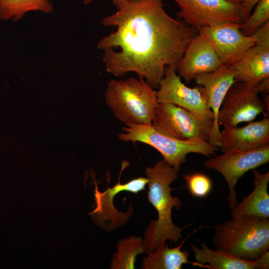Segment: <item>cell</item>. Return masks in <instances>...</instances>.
<instances>
[{
    "instance_id": "obj_1",
    "label": "cell",
    "mask_w": 269,
    "mask_h": 269,
    "mask_svg": "<svg viewBox=\"0 0 269 269\" xmlns=\"http://www.w3.org/2000/svg\"><path fill=\"white\" fill-rule=\"evenodd\" d=\"M163 0H128L103 18L101 23L115 30L101 39L106 71L116 77L134 72L158 89L165 68L177 70L191 39L198 30L170 16Z\"/></svg>"
},
{
    "instance_id": "obj_2",
    "label": "cell",
    "mask_w": 269,
    "mask_h": 269,
    "mask_svg": "<svg viewBox=\"0 0 269 269\" xmlns=\"http://www.w3.org/2000/svg\"><path fill=\"white\" fill-rule=\"evenodd\" d=\"M179 171L163 159L145 169V174L148 179V200L158 213L157 219L149 224L144 233L146 253L154 251L167 240L171 243L178 242L183 237L182 231L192 224L179 227L172 220V208L179 209L182 206V202L177 197L172 196L171 192L176 189L170 186L177 179Z\"/></svg>"
},
{
    "instance_id": "obj_3",
    "label": "cell",
    "mask_w": 269,
    "mask_h": 269,
    "mask_svg": "<svg viewBox=\"0 0 269 269\" xmlns=\"http://www.w3.org/2000/svg\"><path fill=\"white\" fill-rule=\"evenodd\" d=\"M215 250L250 260L269 250V219L253 216L232 217L214 227Z\"/></svg>"
},
{
    "instance_id": "obj_4",
    "label": "cell",
    "mask_w": 269,
    "mask_h": 269,
    "mask_svg": "<svg viewBox=\"0 0 269 269\" xmlns=\"http://www.w3.org/2000/svg\"><path fill=\"white\" fill-rule=\"evenodd\" d=\"M106 105L125 125L151 124L158 106L157 91L141 78L112 79L105 92Z\"/></svg>"
},
{
    "instance_id": "obj_5",
    "label": "cell",
    "mask_w": 269,
    "mask_h": 269,
    "mask_svg": "<svg viewBox=\"0 0 269 269\" xmlns=\"http://www.w3.org/2000/svg\"><path fill=\"white\" fill-rule=\"evenodd\" d=\"M118 134L119 138L134 143L140 142L156 149L163 159L174 168L180 170L181 165L187 160L190 153H199L206 156L215 155L219 150L218 146L208 141L193 139L180 140L169 137L156 130L151 124L129 123Z\"/></svg>"
},
{
    "instance_id": "obj_6",
    "label": "cell",
    "mask_w": 269,
    "mask_h": 269,
    "mask_svg": "<svg viewBox=\"0 0 269 269\" xmlns=\"http://www.w3.org/2000/svg\"><path fill=\"white\" fill-rule=\"evenodd\" d=\"M151 125L159 133L176 139L208 141L214 120L203 118L172 104L160 103Z\"/></svg>"
},
{
    "instance_id": "obj_7",
    "label": "cell",
    "mask_w": 269,
    "mask_h": 269,
    "mask_svg": "<svg viewBox=\"0 0 269 269\" xmlns=\"http://www.w3.org/2000/svg\"><path fill=\"white\" fill-rule=\"evenodd\" d=\"M269 162V145L249 150H232L224 152L204 162L205 168L220 173L229 188L227 200L229 208L238 204L235 188L240 178L247 171Z\"/></svg>"
},
{
    "instance_id": "obj_8",
    "label": "cell",
    "mask_w": 269,
    "mask_h": 269,
    "mask_svg": "<svg viewBox=\"0 0 269 269\" xmlns=\"http://www.w3.org/2000/svg\"><path fill=\"white\" fill-rule=\"evenodd\" d=\"M179 10L177 16L197 30L226 23L242 24L239 5L226 0H172Z\"/></svg>"
},
{
    "instance_id": "obj_9",
    "label": "cell",
    "mask_w": 269,
    "mask_h": 269,
    "mask_svg": "<svg viewBox=\"0 0 269 269\" xmlns=\"http://www.w3.org/2000/svg\"><path fill=\"white\" fill-rule=\"evenodd\" d=\"M261 92L258 86L253 87L235 82L228 90L220 109L219 125L225 127L237 126L249 123L258 115L264 114L265 107L259 98Z\"/></svg>"
},
{
    "instance_id": "obj_10",
    "label": "cell",
    "mask_w": 269,
    "mask_h": 269,
    "mask_svg": "<svg viewBox=\"0 0 269 269\" xmlns=\"http://www.w3.org/2000/svg\"><path fill=\"white\" fill-rule=\"evenodd\" d=\"M128 164L127 161L122 163L118 181L113 187H108L106 191L101 192L96 183L94 190L96 207L89 214L96 224L105 229L113 230L124 224L131 218L133 212L131 207L127 213L118 211L114 205L115 196L122 191L136 194L144 190L148 182L147 177H139L122 184L120 182L121 173Z\"/></svg>"
},
{
    "instance_id": "obj_11",
    "label": "cell",
    "mask_w": 269,
    "mask_h": 269,
    "mask_svg": "<svg viewBox=\"0 0 269 269\" xmlns=\"http://www.w3.org/2000/svg\"><path fill=\"white\" fill-rule=\"evenodd\" d=\"M241 24L226 23L203 27L198 30L212 46L222 65L229 66L258 40L255 33L246 35L241 31Z\"/></svg>"
},
{
    "instance_id": "obj_12",
    "label": "cell",
    "mask_w": 269,
    "mask_h": 269,
    "mask_svg": "<svg viewBox=\"0 0 269 269\" xmlns=\"http://www.w3.org/2000/svg\"><path fill=\"white\" fill-rule=\"evenodd\" d=\"M176 72L173 67L165 68L156 91L159 103L172 104L203 118L214 120V114L206 106L200 87H188Z\"/></svg>"
},
{
    "instance_id": "obj_13",
    "label": "cell",
    "mask_w": 269,
    "mask_h": 269,
    "mask_svg": "<svg viewBox=\"0 0 269 269\" xmlns=\"http://www.w3.org/2000/svg\"><path fill=\"white\" fill-rule=\"evenodd\" d=\"M193 80L200 87L206 106L214 114V125L208 142L219 147V112L228 90L236 82L235 75L228 66L222 65L212 72L196 75Z\"/></svg>"
},
{
    "instance_id": "obj_14",
    "label": "cell",
    "mask_w": 269,
    "mask_h": 269,
    "mask_svg": "<svg viewBox=\"0 0 269 269\" xmlns=\"http://www.w3.org/2000/svg\"><path fill=\"white\" fill-rule=\"evenodd\" d=\"M221 65L211 44L201 35L196 34L186 48L177 72L189 83L196 75L212 72Z\"/></svg>"
},
{
    "instance_id": "obj_15",
    "label": "cell",
    "mask_w": 269,
    "mask_h": 269,
    "mask_svg": "<svg viewBox=\"0 0 269 269\" xmlns=\"http://www.w3.org/2000/svg\"><path fill=\"white\" fill-rule=\"evenodd\" d=\"M264 114L263 119L242 127H224L220 131L221 151L249 150L269 145V118Z\"/></svg>"
},
{
    "instance_id": "obj_16",
    "label": "cell",
    "mask_w": 269,
    "mask_h": 269,
    "mask_svg": "<svg viewBox=\"0 0 269 269\" xmlns=\"http://www.w3.org/2000/svg\"><path fill=\"white\" fill-rule=\"evenodd\" d=\"M236 81L255 87L269 78V45L255 44L228 66Z\"/></svg>"
},
{
    "instance_id": "obj_17",
    "label": "cell",
    "mask_w": 269,
    "mask_h": 269,
    "mask_svg": "<svg viewBox=\"0 0 269 269\" xmlns=\"http://www.w3.org/2000/svg\"><path fill=\"white\" fill-rule=\"evenodd\" d=\"M191 249L196 262L210 269H268L269 252L256 260L244 259L228 253L213 250L204 243L199 249L191 244Z\"/></svg>"
},
{
    "instance_id": "obj_18",
    "label": "cell",
    "mask_w": 269,
    "mask_h": 269,
    "mask_svg": "<svg viewBox=\"0 0 269 269\" xmlns=\"http://www.w3.org/2000/svg\"><path fill=\"white\" fill-rule=\"evenodd\" d=\"M254 175L253 191L244 197L242 202L231 209L232 217L253 216L269 218V195L268 186L269 172L261 173L256 168L252 170Z\"/></svg>"
},
{
    "instance_id": "obj_19",
    "label": "cell",
    "mask_w": 269,
    "mask_h": 269,
    "mask_svg": "<svg viewBox=\"0 0 269 269\" xmlns=\"http://www.w3.org/2000/svg\"><path fill=\"white\" fill-rule=\"evenodd\" d=\"M188 237L177 247L169 248L168 245L164 243L159 245L154 251L147 252L148 256L143 258L142 268L143 269H181L182 266L186 264L208 268L207 266L196 262H189L188 261V258L190 256L189 252L186 250H181L182 246Z\"/></svg>"
},
{
    "instance_id": "obj_20",
    "label": "cell",
    "mask_w": 269,
    "mask_h": 269,
    "mask_svg": "<svg viewBox=\"0 0 269 269\" xmlns=\"http://www.w3.org/2000/svg\"><path fill=\"white\" fill-rule=\"evenodd\" d=\"M53 5L49 0H0V19L16 22L26 13L39 11L50 13Z\"/></svg>"
},
{
    "instance_id": "obj_21",
    "label": "cell",
    "mask_w": 269,
    "mask_h": 269,
    "mask_svg": "<svg viewBox=\"0 0 269 269\" xmlns=\"http://www.w3.org/2000/svg\"><path fill=\"white\" fill-rule=\"evenodd\" d=\"M117 250L111 264L112 269H134L136 256L147 252L143 240L134 236L121 240Z\"/></svg>"
},
{
    "instance_id": "obj_22",
    "label": "cell",
    "mask_w": 269,
    "mask_h": 269,
    "mask_svg": "<svg viewBox=\"0 0 269 269\" xmlns=\"http://www.w3.org/2000/svg\"><path fill=\"white\" fill-rule=\"evenodd\" d=\"M248 19L241 25V31L246 35L253 34L269 22V0H260Z\"/></svg>"
},
{
    "instance_id": "obj_23",
    "label": "cell",
    "mask_w": 269,
    "mask_h": 269,
    "mask_svg": "<svg viewBox=\"0 0 269 269\" xmlns=\"http://www.w3.org/2000/svg\"><path fill=\"white\" fill-rule=\"evenodd\" d=\"M184 178L189 192L194 197H206L212 190V181L205 174L196 172L184 175Z\"/></svg>"
},
{
    "instance_id": "obj_24",
    "label": "cell",
    "mask_w": 269,
    "mask_h": 269,
    "mask_svg": "<svg viewBox=\"0 0 269 269\" xmlns=\"http://www.w3.org/2000/svg\"><path fill=\"white\" fill-rule=\"evenodd\" d=\"M260 0H242L239 4L240 16L243 23L250 15L254 6Z\"/></svg>"
},
{
    "instance_id": "obj_25",
    "label": "cell",
    "mask_w": 269,
    "mask_h": 269,
    "mask_svg": "<svg viewBox=\"0 0 269 269\" xmlns=\"http://www.w3.org/2000/svg\"><path fill=\"white\" fill-rule=\"evenodd\" d=\"M95 0H83L84 4H88ZM128 0H112L114 4L116 6L117 9L123 8L127 3Z\"/></svg>"
},
{
    "instance_id": "obj_26",
    "label": "cell",
    "mask_w": 269,
    "mask_h": 269,
    "mask_svg": "<svg viewBox=\"0 0 269 269\" xmlns=\"http://www.w3.org/2000/svg\"><path fill=\"white\" fill-rule=\"evenodd\" d=\"M230 2L239 5L242 0H226Z\"/></svg>"
}]
</instances>
